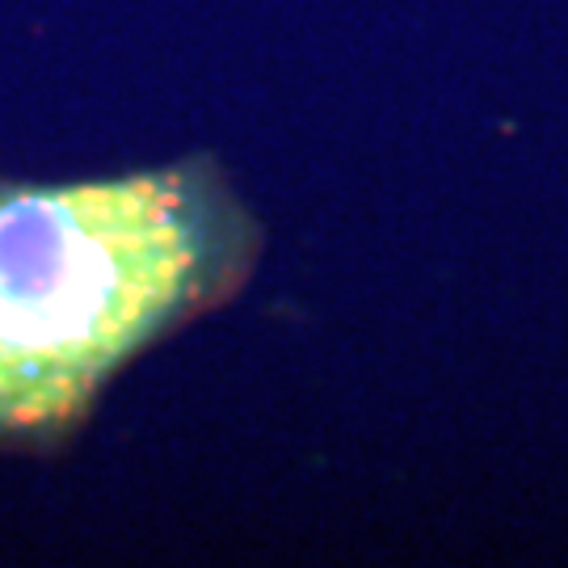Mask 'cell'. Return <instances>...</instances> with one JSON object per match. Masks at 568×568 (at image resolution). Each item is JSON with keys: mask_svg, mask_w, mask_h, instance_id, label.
Returning <instances> with one entry per match:
<instances>
[{"mask_svg": "<svg viewBox=\"0 0 568 568\" xmlns=\"http://www.w3.org/2000/svg\"><path fill=\"white\" fill-rule=\"evenodd\" d=\"M253 227L194 169L0 190V438L77 422L161 333L220 304Z\"/></svg>", "mask_w": 568, "mask_h": 568, "instance_id": "6da1fadb", "label": "cell"}]
</instances>
